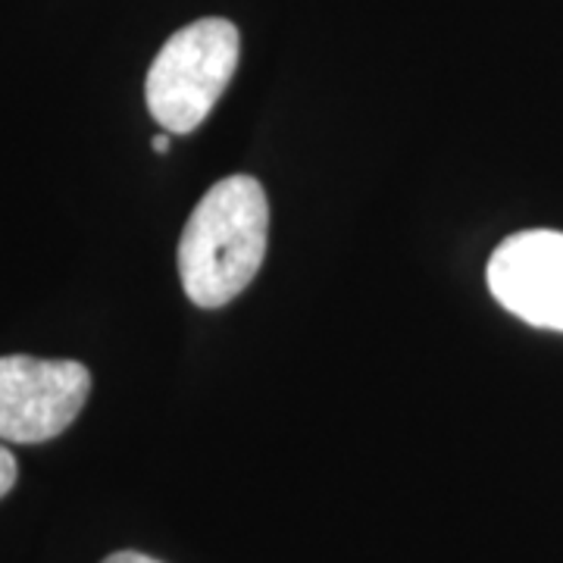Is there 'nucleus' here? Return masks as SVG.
Returning <instances> with one entry per match:
<instances>
[{"label": "nucleus", "instance_id": "nucleus-1", "mask_svg": "<svg viewBox=\"0 0 563 563\" xmlns=\"http://www.w3.org/2000/svg\"><path fill=\"white\" fill-rule=\"evenodd\" d=\"M269 203L251 176L217 181L179 239V279L185 295L203 310L239 298L266 257Z\"/></svg>", "mask_w": 563, "mask_h": 563}, {"label": "nucleus", "instance_id": "nucleus-2", "mask_svg": "<svg viewBox=\"0 0 563 563\" xmlns=\"http://www.w3.org/2000/svg\"><path fill=\"white\" fill-rule=\"evenodd\" d=\"M239 51V29L220 16L191 22L169 35L144 81L151 117L169 135L195 132L235 76Z\"/></svg>", "mask_w": 563, "mask_h": 563}, {"label": "nucleus", "instance_id": "nucleus-3", "mask_svg": "<svg viewBox=\"0 0 563 563\" xmlns=\"http://www.w3.org/2000/svg\"><path fill=\"white\" fill-rule=\"evenodd\" d=\"M91 391V373L79 361L0 357V439L41 444L66 432Z\"/></svg>", "mask_w": 563, "mask_h": 563}, {"label": "nucleus", "instance_id": "nucleus-4", "mask_svg": "<svg viewBox=\"0 0 563 563\" xmlns=\"http://www.w3.org/2000/svg\"><path fill=\"white\" fill-rule=\"evenodd\" d=\"M485 279L504 310L529 325L563 332V232L532 229L504 239Z\"/></svg>", "mask_w": 563, "mask_h": 563}, {"label": "nucleus", "instance_id": "nucleus-5", "mask_svg": "<svg viewBox=\"0 0 563 563\" xmlns=\"http://www.w3.org/2000/svg\"><path fill=\"white\" fill-rule=\"evenodd\" d=\"M13 485H16V457L0 444V498H7Z\"/></svg>", "mask_w": 563, "mask_h": 563}, {"label": "nucleus", "instance_id": "nucleus-6", "mask_svg": "<svg viewBox=\"0 0 563 563\" xmlns=\"http://www.w3.org/2000/svg\"><path fill=\"white\" fill-rule=\"evenodd\" d=\"M101 563H161V561H157V558H147V554H141V551H117V554L103 558Z\"/></svg>", "mask_w": 563, "mask_h": 563}, {"label": "nucleus", "instance_id": "nucleus-7", "mask_svg": "<svg viewBox=\"0 0 563 563\" xmlns=\"http://www.w3.org/2000/svg\"><path fill=\"white\" fill-rule=\"evenodd\" d=\"M154 151H157V154H166V151H169V135H157V139H154Z\"/></svg>", "mask_w": 563, "mask_h": 563}]
</instances>
